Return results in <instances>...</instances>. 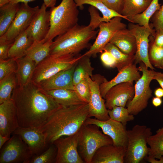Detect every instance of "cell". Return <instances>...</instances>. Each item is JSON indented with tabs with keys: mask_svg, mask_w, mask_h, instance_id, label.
Instances as JSON below:
<instances>
[{
	"mask_svg": "<svg viewBox=\"0 0 163 163\" xmlns=\"http://www.w3.org/2000/svg\"><path fill=\"white\" fill-rule=\"evenodd\" d=\"M159 0H152L148 8L142 13L127 17L128 21L141 26L150 28L149 21L155 12L161 8Z\"/></svg>",
	"mask_w": 163,
	"mask_h": 163,
	"instance_id": "cell-30",
	"label": "cell"
},
{
	"mask_svg": "<svg viewBox=\"0 0 163 163\" xmlns=\"http://www.w3.org/2000/svg\"><path fill=\"white\" fill-rule=\"evenodd\" d=\"M1 149L0 163H27L33 156L27 145L17 134H13Z\"/></svg>",
	"mask_w": 163,
	"mask_h": 163,
	"instance_id": "cell-9",
	"label": "cell"
},
{
	"mask_svg": "<svg viewBox=\"0 0 163 163\" xmlns=\"http://www.w3.org/2000/svg\"><path fill=\"white\" fill-rule=\"evenodd\" d=\"M74 90L85 102L88 103L90 91L87 77L74 85Z\"/></svg>",
	"mask_w": 163,
	"mask_h": 163,
	"instance_id": "cell-40",
	"label": "cell"
},
{
	"mask_svg": "<svg viewBox=\"0 0 163 163\" xmlns=\"http://www.w3.org/2000/svg\"><path fill=\"white\" fill-rule=\"evenodd\" d=\"M39 8L38 6L32 7L28 4L21 3L10 27L0 37V42H14L18 36L27 29Z\"/></svg>",
	"mask_w": 163,
	"mask_h": 163,
	"instance_id": "cell-12",
	"label": "cell"
},
{
	"mask_svg": "<svg viewBox=\"0 0 163 163\" xmlns=\"http://www.w3.org/2000/svg\"><path fill=\"white\" fill-rule=\"evenodd\" d=\"M19 126L16 108L12 99L0 104V134L10 137Z\"/></svg>",
	"mask_w": 163,
	"mask_h": 163,
	"instance_id": "cell-19",
	"label": "cell"
},
{
	"mask_svg": "<svg viewBox=\"0 0 163 163\" xmlns=\"http://www.w3.org/2000/svg\"><path fill=\"white\" fill-rule=\"evenodd\" d=\"M154 94L156 97L161 98L163 97V89L158 88L154 91Z\"/></svg>",
	"mask_w": 163,
	"mask_h": 163,
	"instance_id": "cell-52",
	"label": "cell"
},
{
	"mask_svg": "<svg viewBox=\"0 0 163 163\" xmlns=\"http://www.w3.org/2000/svg\"><path fill=\"white\" fill-rule=\"evenodd\" d=\"M128 29L135 37L136 42L137 50L135 55L134 63L143 62L148 68L154 70L155 68L150 62L148 57L149 37L154 35L155 30L131 22L128 25Z\"/></svg>",
	"mask_w": 163,
	"mask_h": 163,
	"instance_id": "cell-14",
	"label": "cell"
},
{
	"mask_svg": "<svg viewBox=\"0 0 163 163\" xmlns=\"http://www.w3.org/2000/svg\"><path fill=\"white\" fill-rule=\"evenodd\" d=\"M13 42H0V60L8 58V53Z\"/></svg>",
	"mask_w": 163,
	"mask_h": 163,
	"instance_id": "cell-45",
	"label": "cell"
},
{
	"mask_svg": "<svg viewBox=\"0 0 163 163\" xmlns=\"http://www.w3.org/2000/svg\"><path fill=\"white\" fill-rule=\"evenodd\" d=\"M42 91L53 98L61 106H70L86 103L74 90L61 89Z\"/></svg>",
	"mask_w": 163,
	"mask_h": 163,
	"instance_id": "cell-25",
	"label": "cell"
},
{
	"mask_svg": "<svg viewBox=\"0 0 163 163\" xmlns=\"http://www.w3.org/2000/svg\"><path fill=\"white\" fill-rule=\"evenodd\" d=\"M126 149L113 144L102 146L95 152L91 163H124Z\"/></svg>",
	"mask_w": 163,
	"mask_h": 163,
	"instance_id": "cell-21",
	"label": "cell"
},
{
	"mask_svg": "<svg viewBox=\"0 0 163 163\" xmlns=\"http://www.w3.org/2000/svg\"><path fill=\"white\" fill-rule=\"evenodd\" d=\"M56 154V146L53 144H51L40 155H33L27 163H55Z\"/></svg>",
	"mask_w": 163,
	"mask_h": 163,
	"instance_id": "cell-38",
	"label": "cell"
},
{
	"mask_svg": "<svg viewBox=\"0 0 163 163\" xmlns=\"http://www.w3.org/2000/svg\"><path fill=\"white\" fill-rule=\"evenodd\" d=\"M81 56L72 54L50 55L36 66L32 82L38 85L60 72L71 68Z\"/></svg>",
	"mask_w": 163,
	"mask_h": 163,
	"instance_id": "cell-6",
	"label": "cell"
},
{
	"mask_svg": "<svg viewBox=\"0 0 163 163\" xmlns=\"http://www.w3.org/2000/svg\"><path fill=\"white\" fill-rule=\"evenodd\" d=\"M102 52L100 58L103 65L107 67L112 68L116 67V61L112 54L106 50H104V51Z\"/></svg>",
	"mask_w": 163,
	"mask_h": 163,
	"instance_id": "cell-44",
	"label": "cell"
},
{
	"mask_svg": "<svg viewBox=\"0 0 163 163\" xmlns=\"http://www.w3.org/2000/svg\"><path fill=\"white\" fill-rule=\"evenodd\" d=\"M162 101L161 98L155 97H153L152 100V103L153 105L156 107L160 106L162 104Z\"/></svg>",
	"mask_w": 163,
	"mask_h": 163,
	"instance_id": "cell-48",
	"label": "cell"
},
{
	"mask_svg": "<svg viewBox=\"0 0 163 163\" xmlns=\"http://www.w3.org/2000/svg\"><path fill=\"white\" fill-rule=\"evenodd\" d=\"M90 91V96L88 102L89 106V117L101 121H105L110 118L108 109L105 105V101L100 91L101 84L107 79L99 74L93 75L92 77H87Z\"/></svg>",
	"mask_w": 163,
	"mask_h": 163,
	"instance_id": "cell-10",
	"label": "cell"
},
{
	"mask_svg": "<svg viewBox=\"0 0 163 163\" xmlns=\"http://www.w3.org/2000/svg\"><path fill=\"white\" fill-rule=\"evenodd\" d=\"M75 0H62L57 6L51 8L50 27L43 41L53 40L78 24L79 11Z\"/></svg>",
	"mask_w": 163,
	"mask_h": 163,
	"instance_id": "cell-4",
	"label": "cell"
},
{
	"mask_svg": "<svg viewBox=\"0 0 163 163\" xmlns=\"http://www.w3.org/2000/svg\"><path fill=\"white\" fill-rule=\"evenodd\" d=\"M99 128L94 125L84 123L79 130L78 150L85 163H91L95 152L101 146L113 144L111 138Z\"/></svg>",
	"mask_w": 163,
	"mask_h": 163,
	"instance_id": "cell-5",
	"label": "cell"
},
{
	"mask_svg": "<svg viewBox=\"0 0 163 163\" xmlns=\"http://www.w3.org/2000/svg\"><path fill=\"white\" fill-rule=\"evenodd\" d=\"M34 41L25 30L14 40L9 50L8 58L16 60L25 56L27 50Z\"/></svg>",
	"mask_w": 163,
	"mask_h": 163,
	"instance_id": "cell-26",
	"label": "cell"
},
{
	"mask_svg": "<svg viewBox=\"0 0 163 163\" xmlns=\"http://www.w3.org/2000/svg\"><path fill=\"white\" fill-rule=\"evenodd\" d=\"M75 1L78 7H81L84 5L88 4L94 7L101 12L104 22L108 21L113 18L117 17H120L128 20L127 17L109 8L101 0H75Z\"/></svg>",
	"mask_w": 163,
	"mask_h": 163,
	"instance_id": "cell-33",
	"label": "cell"
},
{
	"mask_svg": "<svg viewBox=\"0 0 163 163\" xmlns=\"http://www.w3.org/2000/svg\"><path fill=\"white\" fill-rule=\"evenodd\" d=\"M17 64L16 60L12 58L0 60V81L7 76L16 73Z\"/></svg>",
	"mask_w": 163,
	"mask_h": 163,
	"instance_id": "cell-39",
	"label": "cell"
},
{
	"mask_svg": "<svg viewBox=\"0 0 163 163\" xmlns=\"http://www.w3.org/2000/svg\"><path fill=\"white\" fill-rule=\"evenodd\" d=\"M79 131L71 135L59 138L53 144L57 149L55 163H84L78 150Z\"/></svg>",
	"mask_w": 163,
	"mask_h": 163,
	"instance_id": "cell-13",
	"label": "cell"
},
{
	"mask_svg": "<svg viewBox=\"0 0 163 163\" xmlns=\"http://www.w3.org/2000/svg\"><path fill=\"white\" fill-rule=\"evenodd\" d=\"M133 82L120 83L111 88L106 93L104 99L107 109L115 106L125 107L128 102L133 97L135 87Z\"/></svg>",
	"mask_w": 163,
	"mask_h": 163,
	"instance_id": "cell-16",
	"label": "cell"
},
{
	"mask_svg": "<svg viewBox=\"0 0 163 163\" xmlns=\"http://www.w3.org/2000/svg\"><path fill=\"white\" fill-rule=\"evenodd\" d=\"M150 26L155 30L163 28V5L157 11L151 18Z\"/></svg>",
	"mask_w": 163,
	"mask_h": 163,
	"instance_id": "cell-41",
	"label": "cell"
},
{
	"mask_svg": "<svg viewBox=\"0 0 163 163\" xmlns=\"http://www.w3.org/2000/svg\"><path fill=\"white\" fill-rule=\"evenodd\" d=\"M135 63L123 69L111 80L102 83L100 86L101 95L104 98L108 91L113 86L123 82H136L141 76Z\"/></svg>",
	"mask_w": 163,
	"mask_h": 163,
	"instance_id": "cell-22",
	"label": "cell"
},
{
	"mask_svg": "<svg viewBox=\"0 0 163 163\" xmlns=\"http://www.w3.org/2000/svg\"><path fill=\"white\" fill-rule=\"evenodd\" d=\"M147 142L149 146L147 156L160 159L163 156V127L156 131L155 135L150 136Z\"/></svg>",
	"mask_w": 163,
	"mask_h": 163,
	"instance_id": "cell-31",
	"label": "cell"
},
{
	"mask_svg": "<svg viewBox=\"0 0 163 163\" xmlns=\"http://www.w3.org/2000/svg\"><path fill=\"white\" fill-rule=\"evenodd\" d=\"M122 18L117 17L108 21L101 22L99 25V30L95 41L83 55L90 57L95 56L97 53L102 52L116 32L126 28V25L122 22Z\"/></svg>",
	"mask_w": 163,
	"mask_h": 163,
	"instance_id": "cell-11",
	"label": "cell"
},
{
	"mask_svg": "<svg viewBox=\"0 0 163 163\" xmlns=\"http://www.w3.org/2000/svg\"><path fill=\"white\" fill-rule=\"evenodd\" d=\"M76 63L71 68L60 72L37 85L44 91L61 89L74 90L73 78Z\"/></svg>",
	"mask_w": 163,
	"mask_h": 163,
	"instance_id": "cell-20",
	"label": "cell"
},
{
	"mask_svg": "<svg viewBox=\"0 0 163 163\" xmlns=\"http://www.w3.org/2000/svg\"><path fill=\"white\" fill-rule=\"evenodd\" d=\"M155 30V35L153 37V43L156 46L163 47V28Z\"/></svg>",
	"mask_w": 163,
	"mask_h": 163,
	"instance_id": "cell-46",
	"label": "cell"
},
{
	"mask_svg": "<svg viewBox=\"0 0 163 163\" xmlns=\"http://www.w3.org/2000/svg\"><path fill=\"white\" fill-rule=\"evenodd\" d=\"M10 137L3 136L0 134V149L2 148L5 143L8 141Z\"/></svg>",
	"mask_w": 163,
	"mask_h": 163,
	"instance_id": "cell-50",
	"label": "cell"
},
{
	"mask_svg": "<svg viewBox=\"0 0 163 163\" xmlns=\"http://www.w3.org/2000/svg\"><path fill=\"white\" fill-rule=\"evenodd\" d=\"M153 79L155 80L163 89V72H156L154 70Z\"/></svg>",
	"mask_w": 163,
	"mask_h": 163,
	"instance_id": "cell-47",
	"label": "cell"
},
{
	"mask_svg": "<svg viewBox=\"0 0 163 163\" xmlns=\"http://www.w3.org/2000/svg\"><path fill=\"white\" fill-rule=\"evenodd\" d=\"M10 2V0H0V7Z\"/></svg>",
	"mask_w": 163,
	"mask_h": 163,
	"instance_id": "cell-54",
	"label": "cell"
},
{
	"mask_svg": "<svg viewBox=\"0 0 163 163\" xmlns=\"http://www.w3.org/2000/svg\"><path fill=\"white\" fill-rule=\"evenodd\" d=\"M152 0H125L122 15L126 17L140 14L149 6Z\"/></svg>",
	"mask_w": 163,
	"mask_h": 163,
	"instance_id": "cell-34",
	"label": "cell"
},
{
	"mask_svg": "<svg viewBox=\"0 0 163 163\" xmlns=\"http://www.w3.org/2000/svg\"><path fill=\"white\" fill-rule=\"evenodd\" d=\"M110 42L126 54L135 55L136 53L137 45L136 38L130 30L126 28L116 32Z\"/></svg>",
	"mask_w": 163,
	"mask_h": 163,
	"instance_id": "cell-23",
	"label": "cell"
},
{
	"mask_svg": "<svg viewBox=\"0 0 163 163\" xmlns=\"http://www.w3.org/2000/svg\"><path fill=\"white\" fill-rule=\"evenodd\" d=\"M36 0H10V2L12 4H18L19 2L24 4H28L30 2H33Z\"/></svg>",
	"mask_w": 163,
	"mask_h": 163,
	"instance_id": "cell-53",
	"label": "cell"
},
{
	"mask_svg": "<svg viewBox=\"0 0 163 163\" xmlns=\"http://www.w3.org/2000/svg\"><path fill=\"white\" fill-rule=\"evenodd\" d=\"M46 6L51 8L55 6L57 0H43Z\"/></svg>",
	"mask_w": 163,
	"mask_h": 163,
	"instance_id": "cell-49",
	"label": "cell"
},
{
	"mask_svg": "<svg viewBox=\"0 0 163 163\" xmlns=\"http://www.w3.org/2000/svg\"><path fill=\"white\" fill-rule=\"evenodd\" d=\"M139 63L138 68L142 75L136 82L133 97L126 105L129 113L134 116L137 115L147 107L148 101L152 95V91L150 85L153 80L154 70H149L142 62Z\"/></svg>",
	"mask_w": 163,
	"mask_h": 163,
	"instance_id": "cell-8",
	"label": "cell"
},
{
	"mask_svg": "<svg viewBox=\"0 0 163 163\" xmlns=\"http://www.w3.org/2000/svg\"><path fill=\"white\" fill-rule=\"evenodd\" d=\"M88 103L61 106L54 111L40 128L47 144H52L58 139L78 132L89 117Z\"/></svg>",
	"mask_w": 163,
	"mask_h": 163,
	"instance_id": "cell-2",
	"label": "cell"
},
{
	"mask_svg": "<svg viewBox=\"0 0 163 163\" xmlns=\"http://www.w3.org/2000/svg\"><path fill=\"white\" fill-rule=\"evenodd\" d=\"M153 36L151 35L149 38V60L153 66L163 69V47H159L155 45L153 41Z\"/></svg>",
	"mask_w": 163,
	"mask_h": 163,
	"instance_id": "cell-36",
	"label": "cell"
},
{
	"mask_svg": "<svg viewBox=\"0 0 163 163\" xmlns=\"http://www.w3.org/2000/svg\"><path fill=\"white\" fill-rule=\"evenodd\" d=\"M104 50L110 53L115 58L118 72L134 63L135 55H130L121 51L116 46L109 42L104 47Z\"/></svg>",
	"mask_w": 163,
	"mask_h": 163,
	"instance_id": "cell-32",
	"label": "cell"
},
{
	"mask_svg": "<svg viewBox=\"0 0 163 163\" xmlns=\"http://www.w3.org/2000/svg\"><path fill=\"white\" fill-rule=\"evenodd\" d=\"M44 3L36 13L26 30L28 36L33 40H43L47 35L50 27V11H46Z\"/></svg>",
	"mask_w": 163,
	"mask_h": 163,
	"instance_id": "cell-18",
	"label": "cell"
},
{
	"mask_svg": "<svg viewBox=\"0 0 163 163\" xmlns=\"http://www.w3.org/2000/svg\"><path fill=\"white\" fill-rule=\"evenodd\" d=\"M146 158L149 162L151 163H163V156L160 159L157 160L148 156H147Z\"/></svg>",
	"mask_w": 163,
	"mask_h": 163,
	"instance_id": "cell-51",
	"label": "cell"
},
{
	"mask_svg": "<svg viewBox=\"0 0 163 163\" xmlns=\"http://www.w3.org/2000/svg\"><path fill=\"white\" fill-rule=\"evenodd\" d=\"M17 85L15 73L7 76L0 81V104L11 99L13 91Z\"/></svg>",
	"mask_w": 163,
	"mask_h": 163,
	"instance_id": "cell-35",
	"label": "cell"
},
{
	"mask_svg": "<svg viewBox=\"0 0 163 163\" xmlns=\"http://www.w3.org/2000/svg\"><path fill=\"white\" fill-rule=\"evenodd\" d=\"M108 8L121 14L125 0H101Z\"/></svg>",
	"mask_w": 163,
	"mask_h": 163,
	"instance_id": "cell-43",
	"label": "cell"
},
{
	"mask_svg": "<svg viewBox=\"0 0 163 163\" xmlns=\"http://www.w3.org/2000/svg\"><path fill=\"white\" fill-rule=\"evenodd\" d=\"M20 5L7 3L0 7V37L8 30L19 10Z\"/></svg>",
	"mask_w": 163,
	"mask_h": 163,
	"instance_id": "cell-27",
	"label": "cell"
},
{
	"mask_svg": "<svg viewBox=\"0 0 163 163\" xmlns=\"http://www.w3.org/2000/svg\"><path fill=\"white\" fill-rule=\"evenodd\" d=\"M90 57L82 55L76 63L73 75V83L74 86L88 76L92 77L94 68L92 66Z\"/></svg>",
	"mask_w": 163,
	"mask_h": 163,
	"instance_id": "cell-29",
	"label": "cell"
},
{
	"mask_svg": "<svg viewBox=\"0 0 163 163\" xmlns=\"http://www.w3.org/2000/svg\"><path fill=\"white\" fill-rule=\"evenodd\" d=\"M17 69L15 73L17 86H25L32 80L36 65L35 62L25 56L15 60Z\"/></svg>",
	"mask_w": 163,
	"mask_h": 163,
	"instance_id": "cell-24",
	"label": "cell"
},
{
	"mask_svg": "<svg viewBox=\"0 0 163 163\" xmlns=\"http://www.w3.org/2000/svg\"><path fill=\"white\" fill-rule=\"evenodd\" d=\"M88 10L90 15V21L89 24L95 30L101 22H104V20L102 17L100 16L98 10L94 6L90 5Z\"/></svg>",
	"mask_w": 163,
	"mask_h": 163,
	"instance_id": "cell-42",
	"label": "cell"
},
{
	"mask_svg": "<svg viewBox=\"0 0 163 163\" xmlns=\"http://www.w3.org/2000/svg\"><path fill=\"white\" fill-rule=\"evenodd\" d=\"M12 134L20 136L33 155L41 154L44 151L48 145L45 135L40 128L19 126Z\"/></svg>",
	"mask_w": 163,
	"mask_h": 163,
	"instance_id": "cell-17",
	"label": "cell"
},
{
	"mask_svg": "<svg viewBox=\"0 0 163 163\" xmlns=\"http://www.w3.org/2000/svg\"><path fill=\"white\" fill-rule=\"evenodd\" d=\"M53 41H34L27 50L26 56L33 60L37 66L50 55Z\"/></svg>",
	"mask_w": 163,
	"mask_h": 163,
	"instance_id": "cell-28",
	"label": "cell"
},
{
	"mask_svg": "<svg viewBox=\"0 0 163 163\" xmlns=\"http://www.w3.org/2000/svg\"><path fill=\"white\" fill-rule=\"evenodd\" d=\"M11 99L16 108L19 126L24 128H40L61 106L32 80L23 86H16Z\"/></svg>",
	"mask_w": 163,
	"mask_h": 163,
	"instance_id": "cell-1",
	"label": "cell"
},
{
	"mask_svg": "<svg viewBox=\"0 0 163 163\" xmlns=\"http://www.w3.org/2000/svg\"><path fill=\"white\" fill-rule=\"evenodd\" d=\"M97 33L89 24H78L55 38L51 46L50 55H78L89 46V42L96 37Z\"/></svg>",
	"mask_w": 163,
	"mask_h": 163,
	"instance_id": "cell-3",
	"label": "cell"
},
{
	"mask_svg": "<svg viewBox=\"0 0 163 163\" xmlns=\"http://www.w3.org/2000/svg\"><path fill=\"white\" fill-rule=\"evenodd\" d=\"M152 134L151 128L144 125H136L127 130V143L124 163H139L146 158L149 149L147 140Z\"/></svg>",
	"mask_w": 163,
	"mask_h": 163,
	"instance_id": "cell-7",
	"label": "cell"
},
{
	"mask_svg": "<svg viewBox=\"0 0 163 163\" xmlns=\"http://www.w3.org/2000/svg\"><path fill=\"white\" fill-rule=\"evenodd\" d=\"M110 118L121 123L126 126L127 122L133 120L134 115L130 114L126 108L115 106L111 109H108Z\"/></svg>",
	"mask_w": 163,
	"mask_h": 163,
	"instance_id": "cell-37",
	"label": "cell"
},
{
	"mask_svg": "<svg viewBox=\"0 0 163 163\" xmlns=\"http://www.w3.org/2000/svg\"><path fill=\"white\" fill-rule=\"evenodd\" d=\"M84 123L94 125L101 128L104 134L111 138L114 145L127 147V130L126 126L120 122L110 118L101 121L95 118L89 117Z\"/></svg>",
	"mask_w": 163,
	"mask_h": 163,
	"instance_id": "cell-15",
	"label": "cell"
}]
</instances>
